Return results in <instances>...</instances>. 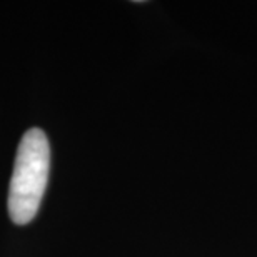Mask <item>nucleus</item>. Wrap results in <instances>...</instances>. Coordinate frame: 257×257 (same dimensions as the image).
<instances>
[{
    "instance_id": "obj_1",
    "label": "nucleus",
    "mask_w": 257,
    "mask_h": 257,
    "mask_svg": "<svg viewBox=\"0 0 257 257\" xmlns=\"http://www.w3.org/2000/svg\"><path fill=\"white\" fill-rule=\"evenodd\" d=\"M50 171L49 139L40 128L24 134L9 187V214L15 224H29L39 212Z\"/></svg>"
}]
</instances>
